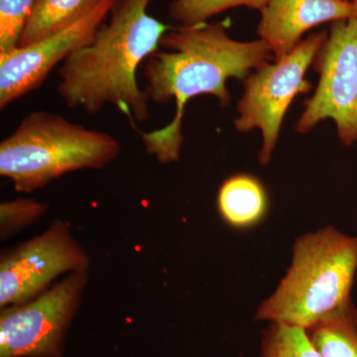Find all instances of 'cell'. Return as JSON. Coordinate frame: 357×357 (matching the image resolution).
Returning <instances> with one entry per match:
<instances>
[{"label": "cell", "instance_id": "7c38bea8", "mask_svg": "<svg viewBox=\"0 0 357 357\" xmlns=\"http://www.w3.org/2000/svg\"><path fill=\"white\" fill-rule=\"evenodd\" d=\"M100 0H36L18 40L25 47L81 20Z\"/></svg>", "mask_w": 357, "mask_h": 357}, {"label": "cell", "instance_id": "8992f818", "mask_svg": "<svg viewBox=\"0 0 357 357\" xmlns=\"http://www.w3.org/2000/svg\"><path fill=\"white\" fill-rule=\"evenodd\" d=\"M88 280V270L73 272L34 300L1 307L0 357H64Z\"/></svg>", "mask_w": 357, "mask_h": 357}, {"label": "cell", "instance_id": "ba28073f", "mask_svg": "<svg viewBox=\"0 0 357 357\" xmlns=\"http://www.w3.org/2000/svg\"><path fill=\"white\" fill-rule=\"evenodd\" d=\"M89 265L88 255L68 225L56 220L43 234L1 256L0 307L30 302L57 277L88 270Z\"/></svg>", "mask_w": 357, "mask_h": 357}, {"label": "cell", "instance_id": "9c48e42d", "mask_svg": "<svg viewBox=\"0 0 357 357\" xmlns=\"http://www.w3.org/2000/svg\"><path fill=\"white\" fill-rule=\"evenodd\" d=\"M119 0H100L81 20L25 47L0 53V109L39 89L51 70L93 38Z\"/></svg>", "mask_w": 357, "mask_h": 357}, {"label": "cell", "instance_id": "8fae6325", "mask_svg": "<svg viewBox=\"0 0 357 357\" xmlns=\"http://www.w3.org/2000/svg\"><path fill=\"white\" fill-rule=\"evenodd\" d=\"M218 208L223 222L232 229H255L267 217L269 196L261 181L255 176L236 174L220 185Z\"/></svg>", "mask_w": 357, "mask_h": 357}, {"label": "cell", "instance_id": "52a82bcc", "mask_svg": "<svg viewBox=\"0 0 357 357\" xmlns=\"http://www.w3.org/2000/svg\"><path fill=\"white\" fill-rule=\"evenodd\" d=\"M312 65L319 75V84L296 130L309 132L331 119L342 144L351 146L357 142V18L331 23L328 38Z\"/></svg>", "mask_w": 357, "mask_h": 357}, {"label": "cell", "instance_id": "3957f363", "mask_svg": "<svg viewBox=\"0 0 357 357\" xmlns=\"http://www.w3.org/2000/svg\"><path fill=\"white\" fill-rule=\"evenodd\" d=\"M357 272V237L333 227L301 236L292 261L256 321L307 330L347 305Z\"/></svg>", "mask_w": 357, "mask_h": 357}, {"label": "cell", "instance_id": "30bf717a", "mask_svg": "<svg viewBox=\"0 0 357 357\" xmlns=\"http://www.w3.org/2000/svg\"><path fill=\"white\" fill-rule=\"evenodd\" d=\"M260 13L258 36L278 62L312 28L357 18V0H271Z\"/></svg>", "mask_w": 357, "mask_h": 357}, {"label": "cell", "instance_id": "277c9868", "mask_svg": "<svg viewBox=\"0 0 357 357\" xmlns=\"http://www.w3.org/2000/svg\"><path fill=\"white\" fill-rule=\"evenodd\" d=\"M121 150L109 133L37 110L0 143V176L10 180L16 191L31 192L66 174L102 169Z\"/></svg>", "mask_w": 357, "mask_h": 357}, {"label": "cell", "instance_id": "5b68a950", "mask_svg": "<svg viewBox=\"0 0 357 357\" xmlns=\"http://www.w3.org/2000/svg\"><path fill=\"white\" fill-rule=\"evenodd\" d=\"M328 34L325 30L312 33L285 58L273 65L266 63L243 81L244 93L237 105L234 126L241 132L261 130L263 145L258 161L262 166L271 161L282 122L294 98L312 89L305 76Z\"/></svg>", "mask_w": 357, "mask_h": 357}, {"label": "cell", "instance_id": "e0dca14e", "mask_svg": "<svg viewBox=\"0 0 357 357\" xmlns=\"http://www.w3.org/2000/svg\"><path fill=\"white\" fill-rule=\"evenodd\" d=\"M36 0H0V53L17 47L26 20Z\"/></svg>", "mask_w": 357, "mask_h": 357}, {"label": "cell", "instance_id": "7a4b0ae2", "mask_svg": "<svg viewBox=\"0 0 357 357\" xmlns=\"http://www.w3.org/2000/svg\"><path fill=\"white\" fill-rule=\"evenodd\" d=\"M151 0H119L107 24L88 44L66 59L59 70V96L70 109L89 114L107 105L126 115L131 126L149 119V98L136 70L159 48L168 31L148 13Z\"/></svg>", "mask_w": 357, "mask_h": 357}, {"label": "cell", "instance_id": "2e32d148", "mask_svg": "<svg viewBox=\"0 0 357 357\" xmlns=\"http://www.w3.org/2000/svg\"><path fill=\"white\" fill-rule=\"evenodd\" d=\"M48 204L33 199H16L0 204V236H13L39 220L48 211Z\"/></svg>", "mask_w": 357, "mask_h": 357}, {"label": "cell", "instance_id": "4fadbf2b", "mask_svg": "<svg viewBox=\"0 0 357 357\" xmlns=\"http://www.w3.org/2000/svg\"><path fill=\"white\" fill-rule=\"evenodd\" d=\"M305 331L321 357H357V307L352 301Z\"/></svg>", "mask_w": 357, "mask_h": 357}, {"label": "cell", "instance_id": "9a60e30c", "mask_svg": "<svg viewBox=\"0 0 357 357\" xmlns=\"http://www.w3.org/2000/svg\"><path fill=\"white\" fill-rule=\"evenodd\" d=\"M271 0H174L169 13L180 26L206 23L213 16L234 7L245 6L261 11Z\"/></svg>", "mask_w": 357, "mask_h": 357}, {"label": "cell", "instance_id": "6da1fadb", "mask_svg": "<svg viewBox=\"0 0 357 357\" xmlns=\"http://www.w3.org/2000/svg\"><path fill=\"white\" fill-rule=\"evenodd\" d=\"M270 55L261 39L241 42L230 38L225 22L178 26L167 31L159 48L145 60L144 91L157 105L175 102L176 114L164 128L139 131L147 153L161 164L178 161L188 102L210 95L227 107L231 100L227 82L231 77L244 81L251 70L266 64Z\"/></svg>", "mask_w": 357, "mask_h": 357}, {"label": "cell", "instance_id": "5bb4252c", "mask_svg": "<svg viewBox=\"0 0 357 357\" xmlns=\"http://www.w3.org/2000/svg\"><path fill=\"white\" fill-rule=\"evenodd\" d=\"M259 357L321 356L306 331L281 324H269L263 331Z\"/></svg>", "mask_w": 357, "mask_h": 357}]
</instances>
